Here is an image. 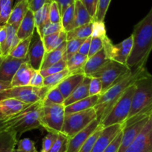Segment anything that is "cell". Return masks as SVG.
<instances>
[{"label": "cell", "mask_w": 152, "mask_h": 152, "mask_svg": "<svg viewBox=\"0 0 152 152\" xmlns=\"http://www.w3.org/2000/svg\"><path fill=\"white\" fill-rule=\"evenodd\" d=\"M132 36L134 45L127 65L130 69L135 70L145 67L152 50V7L148 14L135 25Z\"/></svg>", "instance_id": "cell-1"}, {"label": "cell", "mask_w": 152, "mask_h": 152, "mask_svg": "<svg viewBox=\"0 0 152 152\" xmlns=\"http://www.w3.org/2000/svg\"><path fill=\"white\" fill-rule=\"evenodd\" d=\"M146 72H148V71L145 67L138 68L134 71L132 70L125 76L124 78L100 95L99 100L94 107L97 114V119L99 120L100 123L109 114L128 88L134 84Z\"/></svg>", "instance_id": "cell-2"}, {"label": "cell", "mask_w": 152, "mask_h": 152, "mask_svg": "<svg viewBox=\"0 0 152 152\" xmlns=\"http://www.w3.org/2000/svg\"><path fill=\"white\" fill-rule=\"evenodd\" d=\"M42 101L32 104L15 117L6 121V131L14 132L18 138L23 133L39 129L40 123V111Z\"/></svg>", "instance_id": "cell-3"}, {"label": "cell", "mask_w": 152, "mask_h": 152, "mask_svg": "<svg viewBox=\"0 0 152 152\" xmlns=\"http://www.w3.org/2000/svg\"><path fill=\"white\" fill-rule=\"evenodd\" d=\"M135 85L132 106L128 120L140 111L152 108V75L146 72Z\"/></svg>", "instance_id": "cell-4"}, {"label": "cell", "mask_w": 152, "mask_h": 152, "mask_svg": "<svg viewBox=\"0 0 152 152\" xmlns=\"http://www.w3.org/2000/svg\"><path fill=\"white\" fill-rule=\"evenodd\" d=\"M134 91V84L128 88L123 96L113 107L109 114L100 123V126L103 129L114 125L124 124L130 114Z\"/></svg>", "instance_id": "cell-5"}, {"label": "cell", "mask_w": 152, "mask_h": 152, "mask_svg": "<svg viewBox=\"0 0 152 152\" xmlns=\"http://www.w3.org/2000/svg\"><path fill=\"white\" fill-rule=\"evenodd\" d=\"M96 119H97V114L94 108L80 112L65 114L61 133L70 139L86 129Z\"/></svg>", "instance_id": "cell-6"}, {"label": "cell", "mask_w": 152, "mask_h": 152, "mask_svg": "<svg viewBox=\"0 0 152 152\" xmlns=\"http://www.w3.org/2000/svg\"><path fill=\"white\" fill-rule=\"evenodd\" d=\"M50 88L43 86L35 88L32 86L12 87L0 92V101L6 99H16L27 104H34L42 101Z\"/></svg>", "instance_id": "cell-7"}, {"label": "cell", "mask_w": 152, "mask_h": 152, "mask_svg": "<svg viewBox=\"0 0 152 152\" xmlns=\"http://www.w3.org/2000/svg\"><path fill=\"white\" fill-rule=\"evenodd\" d=\"M131 71L132 69L127 65L110 60L99 71L92 74L91 77H95L101 80L102 83V93H104L111 86L124 78L125 76Z\"/></svg>", "instance_id": "cell-8"}, {"label": "cell", "mask_w": 152, "mask_h": 152, "mask_svg": "<svg viewBox=\"0 0 152 152\" xmlns=\"http://www.w3.org/2000/svg\"><path fill=\"white\" fill-rule=\"evenodd\" d=\"M65 117L64 105L42 106L40 111V123L48 132L59 134L62 132Z\"/></svg>", "instance_id": "cell-9"}, {"label": "cell", "mask_w": 152, "mask_h": 152, "mask_svg": "<svg viewBox=\"0 0 152 152\" xmlns=\"http://www.w3.org/2000/svg\"><path fill=\"white\" fill-rule=\"evenodd\" d=\"M134 45L133 37L130 36L127 39L117 45H113L111 39L106 37L104 40V47L111 60L127 65V61L132 51Z\"/></svg>", "instance_id": "cell-10"}, {"label": "cell", "mask_w": 152, "mask_h": 152, "mask_svg": "<svg viewBox=\"0 0 152 152\" xmlns=\"http://www.w3.org/2000/svg\"><path fill=\"white\" fill-rule=\"evenodd\" d=\"M46 50L42 37L36 28L32 36L29 50H28V62L35 71H39L45 55Z\"/></svg>", "instance_id": "cell-11"}, {"label": "cell", "mask_w": 152, "mask_h": 152, "mask_svg": "<svg viewBox=\"0 0 152 152\" xmlns=\"http://www.w3.org/2000/svg\"><path fill=\"white\" fill-rule=\"evenodd\" d=\"M125 152H152V117Z\"/></svg>", "instance_id": "cell-12"}, {"label": "cell", "mask_w": 152, "mask_h": 152, "mask_svg": "<svg viewBox=\"0 0 152 152\" xmlns=\"http://www.w3.org/2000/svg\"><path fill=\"white\" fill-rule=\"evenodd\" d=\"M28 61V57L26 59H19L12 57L10 55L5 57L1 56L0 59V80L11 83L13 77L21 65Z\"/></svg>", "instance_id": "cell-13"}, {"label": "cell", "mask_w": 152, "mask_h": 152, "mask_svg": "<svg viewBox=\"0 0 152 152\" xmlns=\"http://www.w3.org/2000/svg\"><path fill=\"white\" fill-rule=\"evenodd\" d=\"M100 125V121L98 119L94 120L88 126L77 133L75 136L68 140V148L66 152H79L83 144L86 142L89 137L96 130Z\"/></svg>", "instance_id": "cell-14"}, {"label": "cell", "mask_w": 152, "mask_h": 152, "mask_svg": "<svg viewBox=\"0 0 152 152\" xmlns=\"http://www.w3.org/2000/svg\"><path fill=\"white\" fill-rule=\"evenodd\" d=\"M123 129V124H117L104 128L96 140L91 152H103Z\"/></svg>", "instance_id": "cell-15"}, {"label": "cell", "mask_w": 152, "mask_h": 152, "mask_svg": "<svg viewBox=\"0 0 152 152\" xmlns=\"http://www.w3.org/2000/svg\"><path fill=\"white\" fill-rule=\"evenodd\" d=\"M32 105V104H31ZM31 104H27L16 99H6L0 101V120H8L15 117L19 113L29 107Z\"/></svg>", "instance_id": "cell-16"}, {"label": "cell", "mask_w": 152, "mask_h": 152, "mask_svg": "<svg viewBox=\"0 0 152 152\" xmlns=\"http://www.w3.org/2000/svg\"><path fill=\"white\" fill-rule=\"evenodd\" d=\"M152 117V116H151ZM150 117L143 119L140 121L136 122L131 126L123 127V137H122L121 145L118 152H125L126 150L134 142L137 137L138 136L144 126L148 121Z\"/></svg>", "instance_id": "cell-17"}, {"label": "cell", "mask_w": 152, "mask_h": 152, "mask_svg": "<svg viewBox=\"0 0 152 152\" xmlns=\"http://www.w3.org/2000/svg\"><path fill=\"white\" fill-rule=\"evenodd\" d=\"M111 60L105 47L98 53L88 58L83 68V72L86 77H91L92 74L99 71L102 67Z\"/></svg>", "instance_id": "cell-18"}, {"label": "cell", "mask_w": 152, "mask_h": 152, "mask_svg": "<svg viewBox=\"0 0 152 152\" xmlns=\"http://www.w3.org/2000/svg\"><path fill=\"white\" fill-rule=\"evenodd\" d=\"M37 71L32 68L29 62H25L22 64L13 77L11 83V87H24L29 86L30 82L33 75Z\"/></svg>", "instance_id": "cell-19"}, {"label": "cell", "mask_w": 152, "mask_h": 152, "mask_svg": "<svg viewBox=\"0 0 152 152\" xmlns=\"http://www.w3.org/2000/svg\"><path fill=\"white\" fill-rule=\"evenodd\" d=\"M86 76L84 74H71L57 86L61 93L66 99L77 86L84 80Z\"/></svg>", "instance_id": "cell-20"}, {"label": "cell", "mask_w": 152, "mask_h": 152, "mask_svg": "<svg viewBox=\"0 0 152 152\" xmlns=\"http://www.w3.org/2000/svg\"><path fill=\"white\" fill-rule=\"evenodd\" d=\"M35 29L36 23L34 13L29 9L18 28V38L20 40H23L28 37H32Z\"/></svg>", "instance_id": "cell-21"}, {"label": "cell", "mask_w": 152, "mask_h": 152, "mask_svg": "<svg viewBox=\"0 0 152 152\" xmlns=\"http://www.w3.org/2000/svg\"><path fill=\"white\" fill-rule=\"evenodd\" d=\"M91 79V77H86L84 80L79 85L77 88L72 92L71 95L67 98L64 102L63 105L65 107L71 105L74 102L80 101L81 99H86V98L90 96L89 95V85H90Z\"/></svg>", "instance_id": "cell-22"}, {"label": "cell", "mask_w": 152, "mask_h": 152, "mask_svg": "<svg viewBox=\"0 0 152 152\" xmlns=\"http://www.w3.org/2000/svg\"><path fill=\"white\" fill-rule=\"evenodd\" d=\"M66 42L67 41L51 51L46 52L40 71L57 63L62 59L66 60Z\"/></svg>", "instance_id": "cell-23"}, {"label": "cell", "mask_w": 152, "mask_h": 152, "mask_svg": "<svg viewBox=\"0 0 152 152\" xmlns=\"http://www.w3.org/2000/svg\"><path fill=\"white\" fill-rule=\"evenodd\" d=\"M99 96L100 95L90 96L86 99H81V100L77 101L71 105H68L65 107V114L80 112V111H86V110L94 108L99 100Z\"/></svg>", "instance_id": "cell-24"}, {"label": "cell", "mask_w": 152, "mask_h": 152, "mask_svg": "<svg viewBox=\"0 0 152 152\" xmlns=\"http://www.w3.org/2000/svg\"><path fill=\"white\" fill-rule=\"evenodd\" d=\"M7 31V37L4 45L1 47V52H2V57L8 56L10 52L16 47L19 42L21 41L17 37V27L12 25H6Z\"/></svg>", "instance_id": "cell-25"}, {"label": "cell", "mask_w": 152, "mask_h": 152, "mask_svg": "<svg viewBox=\"0 0 152 152\" xmlns=\"http://www.w3.org/2000/svg\"><path fill=\"white\" fill-rule=\"evenodd\" d=\"M28 10H29V7H28V0H23V1L16 3L13 6L7 24L14 25L19 28L21 22L23 20Z\"/></svg>", "instance_id": "cell-26"}, {"label": "cell", "mask_w": 152, "mask_h": 152, "mask_svg": "<svg viewBox=\"0 0 152 152\" xmlns=\"http://www.w3.org/2000/svg\"><path fill=\"white\" fill-rule=\"evenodd\" d=\"M16 133L9 131L0 132V152H14L18 143Z\"/></svg>", "instance_id": "cell-27"}, {"label": "cell", "mask_w": 152, "mask_h": 152, "mask_svg": "<svg viewBox=\"0 0 152 152\" xmlns=\"http://www.w3.org/2000/svg\"><path fill=\"white\" fill-rule=\"evenodd\" d=\"M74 7H75V28L94 22L93 17L88 13L81 0L75 1Z\"/></svg>", "instance_id": "cell-28"}, {"label": "cell", "mask_w": 152, "mask_h": 152, "mask_svg": "<svg viewBox=\"0 0 152 152\" xmlns=\"http://www.w3.org/2000/svg\"><path fill=\"white\" fill-rule=\"evenodd\" d=\"M42 39L44 42L46 52L51 51L59 48L61 45L67 41V33L62 30L59 33L45 36L43 37Z\"/></svg>", "instance_id": "cell-29"}, {"label": "cell", "mask_w": 152, "mask_h": 152, "mask_svg": "<svg viewBox=\"0 0 152 152\" xmlns=\"http://www.w3.org/2000/svg\"><path fill=\"white\" fill-rule=\"evenodd\" d=\"M87 56L77 53L67 60V68L71 74H83V70L87 62Z\"/></svg>", "instance_id": "cell-30"}, {"label": "cell", "mask_w": 152, "mask_h": 152, "mask_svg": "<svg viewBox=\"0 0 152 152\" xmlns=\"http://www.w3.org/2000/svg\"><path fill=\"white\" fill-rule=\"evenodd\" d=\"M93 34V22L77 27L67 33V41L76 39H86L92 36Z\"/></svg>", "instance_id": "cell-31"}, {"label": "cell", "mask_w": 152, "mask_h": 152, "mask_svg": "<svg viewBox=\"0 0 152 152\" xmlns=\"http://www.w3.org/2000/svg\"><path fill=\"white\" fill-rule=\"evenodd\" d=\"M65 98L61 93L59 88H53L47 94L45 97L42 100L43 106H50L54 105H63Z\"/></svg>", "instance_id": "cell-32"}, {"label": "cell", "mask_w": 152, "mask_h": 152, "mask_svg": "<svg viewBox=\"0 0 152 152\" xmlns=\"http://www.w3.org/2000/svg\"><path fill=\"white\" fill-rule=\"evenodd\" d=\"M62 29L65 32L75 28V7L74 4L70 5L62 14Z\"/></svg>", "instance_id": "cell-33"}, {"label": "cell", "mask_w": 152, "mask_h": 152, "mask_svg": "<svg viewBox=\"0 0 152 152\" xmlns=\"http://www.w3.org/2000/svg\"><path fill=\"white\" fill-rule=\"evenodd\" d=\"M51 1L46 3L42 7L34 12L36 28L39 29L47 23L50 22V4Z\"/></svg>", "instance_id": "cell-34"}, {"label": "cell", "mask_w": 152, "mask_h": 152, "mask_svg": "<svg viewBox=\"0 0 152 152\" xmlns=\"http://www.w3.org/2000/svg\"><path fill=\"white\" fill-rule=\"evenodd\" d=\"M31 39H32V37H28L25 39L21 40L19 44L10 52L9 55L11 56L12 57L16 58V59H26L28 57V50H29Z\"/></svg>", "instance_id": "cell-35"}, {"label": "cell", "mask_w": 152, "mask_h": 152, "mask_svg": "<svg viewBox=\"0 0 152 152\" xmlns=\"http://www.w3.org/2000/svg\"><path fill=\"white\" fill-rule=\"evenodd\" d=\"M70 74H71V73H70V71L67 68V69L64 70V71H61L59 73H57V74L45 77L44 86L49 88L50 89L54 87H56L58 85L60 84Z\"/></svg>", "instance_id": "cell-36"}, {"label": "cell", "mask_w": 152, "mask_h": 152, "mask_svg": "<svg viewBox=\"0 0 152 152\" xmlns=\"http://www.w3.org/2000/svg\"><path fill=\"white\" fill-rule=\"evenodd\" d=\"M86 39H76L68 40L66 42V60L72 57L74 54L79 52L82 44Z\"/></svg>", "instance_id": "cell-37"}, {"label": "cell", "mask_w": 152, "mask_h": 152, "mask_svg": "<svg viewBox=\"0 0 152 152\" xmlns=\"http://www.w3.org/2000/svg\"><path fill=\"white\" fill-rule=\"evenodd\" d=\"M65 69H67V61L65 59H62L57 63L54 64V65H51V66L48 67L45 69L41 70V71H39V72L45 78V77H48L50 75H53V74L61 72Z\"/></svg>", "instance_id": "cell-38"}, {"label": "cell", "mask_w": 152, "mask_h": 152, "mask_svg": "<svg viewBox=\"0 0 152 152\" xmlns=\"http://www.w3.org/2000/svg\"><path fill=\"white\" fill-rule=\"evenodd\" d=\"M102 129H103V128L99 125V127L96 129V130L89 137L88 139L87 140H86V142L83 144V145L82 146V148H80L79 152H91L92 149H93L94 148V145L97 138L99 137V136L100 135Z\"/></svg>", "instance_id": "cell-39"}, {"label": "cell", "mask_w": 152, "mask_h": 152, "mask_svg": "<svg viewBox=\"0 0 152 152\" xmlns=\"http://www.w3.org/2000/svg\"><path fill=\"white\" fill-rule=\"evenodd\" d=\"M37 30L39 32L41 37L43 38L45 36L60 32L63 29H62V23H52V22H50L46 24V25H45L44 26L42 27L41 28Z\"/></svg>", "instance_id": "cell-40"}, {"label": "cell", "mask_w": 152, "mask_h": 152, "mask_svg": "<svg viewBox=\"0 0 152 152\" xmlns=\"http://www.w3.org/2000/svg\"><path fill=\"white\" fill-rule=\"evenodd\" d=\"M69 138L62 133H59L57 139L48 152H66Z\"/></svg>", "instance_id": "cell-41"}, {"label": "cell", "mask_w": 152, "mask_h": 152, "mask_svg": "<svg viewBox=\"0 0 152 152\" xmlns=\"http://www.w3.org/2000/svg\"><path fill=\"white\" fill-rule=\"evenodd\" d=\"M14 152H38L35 143L29 138H24L18 141L17 148Z\"/></svg>", "instance_id": "cell-42"}, {"label": "cell", "mask_w": 152, "mask_h": 152, "mask_svg": "<svg viewBox=\"0 0 152 152\" xmlns=\"http://www.w3.org/2000/svg\"><path fill=\"white\" fill-rule=\"evenodd\" d=\"M111 0H99L98 1L97 10L94 18V21L96 22H104L105 15H106L108 9L109 7Z\"/></svg>", "instance_id": "cell-43"}, {"label": "cell", "mask_w": 152, "mask_h": 152, "mask_svg": "<svg viewBox=\"0 0 152 152\" xmlns=\"http://www.w3.org/2000/svg\"><path fill=\"white\" fill-rule=\"evenodd\" d=\"M105 37H103V38H102V37H91L90 50H89V53L88 55V57H91L92 56L95 55L96 53H98L99 50H101L103 48L104 40H105Z\"/></svg>", "instance_id": "cell-44"}, {"label": "cell", "mask_w": 152, "mask_h": 152, "mask_svg": "<svg viewBox=\"0 0 152 152\" xmlns=\"http://www.w3.org/2000/svg\"><path fill=\"white\" fill-rule=\"evenodd\" d=\"M50 22L52 23H62L60 8L55 1H51L50 4Z\"/></svg>", "instance_id": "cell-45"}, {"label": "cell", "mask_w": 152, "mask_h": 152, "mask_svg": "<svg viewBox=\"0 0 152 152\" xmlns=\"http://www.w3.org/2000/svg\"><path fill=\"white\" fill-rule=\"evenodd\" d=\"M59 134L55 133H48L46 134V136L42 140V146L40 152H48L52 148L53 145L54 144L55 141L57 139Z\"/></svg>", "instance_id": "cell-46"}, {"label": "cell", "mask_w": 152, "mask_h": 152, "mask_svg": "<svg viewBox=\"0 0 152 152\" xmlns=\"http://www.w3.org/2000/svg\"><path fill=\"white\" fill-rule=\"evenodd\" d=\"M102 93V83L98 78L91 77L89 85V95L96 96L101 95Z\"/></svg>", "instance_id": "cell-47"}, {"label": "cell", "mask_w": 152, "mask_h": 152, "mask_svg": "<svg viewBox=\"0 0 152 152\" xmlns=\"http://www.w3.org/2000/svg\"><path fill=\"white\" fill-rule=\"evenodd\" d=\"M106 29H105L104 22H93V34L91 37H106Z\"/></svg>", "instance_id": "cell-48"}, {"label": "cell", "mask_w": 152, "mask_h": 152, "mask_svg": "<svg viewBox=\"0 0 152 152\" xmlns=\"http://www.w3.org/2000/svg\"><path fill=\"white\" fill-rule=\"evenodd\" d=\"M122 137H123V130L117 135L114 140L109 144V145L103 152H118L121 145Z\"/></svg>", "instance_id": "cell-49"}, {"label": "cell", "mask_w": 152, "mask_h": 152, "mask_svg": "<svg viewBox=\"0 0 152 152\" xmlns=\"http://www.w3.org/2000/svg\"><path fill=\"white\" fill-rule=\"evenodd\" d=\"M81 1L94 19L96 13V10H97L99 0H81Z\"/></svg>", "instance_id": "cell-50"}, {"label": "cell", "mask_w": 152, "mask_h": 152, "mask_svg": "<svg viewBox=\"0 0 152 152\" xmlns=\"http://www.w3.org/2000/svg\"><path fill=\"white\" fill-rule=\"evenodd\" d=\"M44 79L39 71H36L31 78L29 86L35 88H42L44 86Z\"/></svg>", "instance_id": "cell-51"}, {"label": "cell", "mask_w": 152, "mask_h": 152, "mask_svg": "<svg viewBox=\"0 0 152 152\" xmlns=\"http://www.w3.org/2000/svg\"><path fill=\"white\" fill-rule=\"evenodd\" d=\"M51 1L50 0H28V7L33 12H36L42 7L46 3Z\"/></svg>", "instance_id": "cell-52"}, {"label": "cell", "mask_w": 152, "mask_h": 152, "mask_svg": "<svg viewBox=\"0 0 152 152\" xmlns=\"http://www.w3.org/2000/svg\"><path fill=\"white\" fill-rule=\"evenodd\" d=\"M50 1L57 3L59 8H60L62 14L70 5H72L75 3V0H50Z\"/></svg>", "instance_id": "cell-53"}, {"label": "cell", "mask_w": 152, "mask_h": 152, "mask_svg": "<svg viewBox=\"0 0 152 152\" xmlns=\"http://www.w3.org/2000/svg\"><path fill=\"white\" fill-rule=\"evenodd\" d=\"M91 41V37L86 39L84 41V42L82 44L78 53H80V54L84 55V56H88V55L89 53V50H90Z\"/></svg>", "instance_id": "cell-54"}, {"label": "cell", "mask_w": 152, "mask_h": 152, "mask_svg": "<svg viewBox=\"0 0 152 152\" xmlns=\"http://www.w3.org/2000/svg\"><path fill=\"white\" fill-rule=\"evenodd\" d=\"M7 37V31L6 25L4 26H0V45L1 47L4 45V42L6 41V39Z\"/></svg>", "instance_id": "cell-55"}, {"label": "cell", "mask_w": 152, "mask_h": 152, "mask_svg": "<svg viewBox=\"0 0 152 152\" xmlns=\"http://www.w3.org/2000/svg\"><path fill=\"white\" fill-rule=\"evenodd\" d=\"M10 88H12L10 83H8V82H4L0 80V92L2 91Z\"/></svg>", "instance_id": "cell-56"}, {"label": "cell", "mask_w": 152, "mask_h": 152, "mask_svg": "<svg viewBox=\"0 0 152 152\" xmlns=\"http://www.w3.org/2000/svg\"><path fill=\"white\" fill-rule=\"evenodd\" d=\"M6 128V121L5 120H0V132L5 130Z\"/></svg>", "instance_id": "cell-57"}, {"label": "cell", "mask_w": 152, "mask_h": 152, "mask_svg": "<svg viewBox=\"0 0 152 152\" xmlns=\"http://www.w3.org/2000/svg\"><path fill=\"white\" fill-rule=\"evenodd\" d=\"M9 0H0V11H1V9L3 8V7L7 4V2Z\"/></svg>", "instance_id": "cell-58"}, {"label": "cell", "mask_w": 152, "mask_h": 152, "mask_svg": "<svg viewBox=\"0 0 152 152\" xmlns=\"http://www.w3.org/2000/svg\"><path fill=\"white\" fill-rule=\"evenodd\" d=\"M2 56V52H1V45H0V59L1 58Z\"/></svg>", "instance_id": "cell-59"}, {"label": "cell", "mask_w": 152, "mask_h": 152, "mask_svg": "<svg viewBox=\"0 0 152 152\" xmlns=\"http://www.w3.org/2000/svg\"><path fill=\"white\" fill-rule=\"evenodd\" d=\"M23 1V0H16V2H15V4H16V3L19 2V1Z\"/></svg>", "instance_id": "cell-60"}, {"label": "cell", "mask_w": 152, "mask_h": 152, "mask_svg": "<svg viewBox=\"0 0 152 152\" xmlns=\"http://www.w3.org/2000/svg\"><path fill=\"white\" fill-rule=\"evenodd\" d=\"M75 1H77V0H75Z\"/></svg>", "instance_id": "cell-61"}]
</instances>
